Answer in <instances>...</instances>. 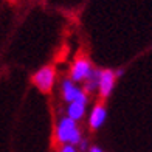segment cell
I'll use <instances>...</instances> for the list:
<instances>
[{"mask_svg":"<svg viewBox=\"0 0 152 152\" xmlns=\"http://www.w3.org/2000/svg\"><path fill=\"white\" fill-rule=\"evenodd\" d=\"M81 140H82L81 130L78 127V124H76V121L70 120L68 116L61 118V121L56 126V141L61 143L62 146H64V144L76 146V144H79Z\"/></svg>","mask_w":152,"mask_h":152,"instance_id":"cell-1","label":"cell"},{"mask_svg":"<svg viewBox=\"0 0 152 152\" xmlns=\"http://www.w3.org/2000/svg\"><path fill=\"white\" fill-rule=\"evenodd\" d=\"M54 79H56V72H54V67L51 65H45L42 68H39L33 75V84L42 93L51 92V88L54 86Z\"/></svg>","mask_w":152,"mask_h":152,"instance_id":"cell-2","label":"cell"},{"mask_svg":"<svg viewBox=\"0 0 152 152\" xmlns=\"http://www.w3.org/2000/svg\"><path fill=\"white\" fill-rule=\"evenodd\" d=\"M92 72H93V67H92L90 62H88V59L78 58L73 62V65H72L70 79L73 82H82V81H86L88 76L92 75Z\"/></svg>","mask_w":152,"mask_h":152,"instance_id":"cell-3","label":"cell"},{"mask_svg":"<svg viewBox=\"0 0 152 152\" xmlns=\"http://www.w3.org/2000/svg\"><path fill=\"white\" fill-rule=\"evenodd\" d=\"M62 96L67 102L72 101H81L87 104V93L82 88L76 87L72 79H64L62 81Z\"/></svg>","mask_w":152,"mask_h":152,"instance_id":"cell-4","label":"cell"},{"mask_svg":"<svg viewBox=\"0 0 152 152\" xmlns=\"http://www.w3.org/2000/svg\"><path fill=\"white\" fill-rule=\"evenodd\" d=\"M115 72L112 70H101L99 75V84H98V90L101 98H109L110 93L113 90L115 86Z\"/></svg>","mask_w":152,"mask_h":152,"instance_id":"cell-5","label":"cell"},{"mask_svg":"<svg viewBox=\"0 0 152 152\" xmlns=\"http://www.w3.org/2000/svg\"><path fill=\"white\" fill-rule=\"evenodd\" d=\"M106 116H107V112H106V107L102 104H96L90 113V118H88V124L93 130L99 129L102 124L106 121Z\"/></svg>","mask_w":152,"mask_h":152,"instance_id":"cell-6","label":"cell"},{"mask_svg":"<svg viewBox=\"0 0 152 152\" xmlns=\"http://www.w3.org/2000/svg\"><path fill=\"white\" fill-rule=\"evenodd\" d=\"M84 115H86V102H81V101H72V102H68L67 116L70 120L78 123L79 120L84 118Z\"/></svg>","mask_w":152,"mask_h":152,"instance_id":"cell-7","label":"cell"},{"mask_svg":"<svg viewBox=\"0 0 152 152\" xmlns=\"http://www.w3.org/2000/svg\"><path fill=\"white\" fill-rule=\"evenodd\" d=\"M99 75H101V70H93L92 75L84 81L86 86H84V88H82V90H84L86 93H90V92H93V90H96V88H98V84H99Z\"/></svg>","mask_w":152,"mask_h":152,"instance_id":"cell-8","label":"cell"},{"mask_svg":"<svg viewBox=\"0 0 152 152\" xmlns=\"http://www.w3.org/2000/svg\"><path fill=\"white\" fill-rule=\"evenodd\" d=\"M59 152H78V151H76L75 146H72V144H64Z\"/></svg>","mask_w":152,"mask_h":152,"instance_id":"cell-9","label":"cell"},{"mask_svg":"<svg viewBox=\"0 0 152 152\" xmlns=\"http://www.w3.org/2000/svg\"><path fill=\"white\" fill-rule=\"evenodd\" d=\"M79 149H81V151H86V149H87V141H86V140H81V141H79Z\"/></svg>","mask_w":152,"mask_h":152,"instance_id":"cell-10","label":"cell"},{"mask_svg":"<svg viewBox=\"0 0 152 152\" xmlns=\"http://www.w3.org/2000/svg\"><path fill=\"white\" fill-rule=\"evenodd\" d=\"M90 152H102V149H99V148L93 146V148H90Z\"/></svg>","mask_w":152,"mask_h":152,"instance_id":"cell-11","label":"cell"},{"mask_svg":"<svg viewBox=\"0 0 152 152\" xmlns=\"http://www.w3.org/2000/svg\"><path fill=\"white\" fill-rule=\"evenodd\" d=\"M8 2H10V3H16V2H17V0H8Z\"/></svg>","mask_w":152,"mask_h":152,"instance_id":"cell-12","label":"cell"}]
</instances>
